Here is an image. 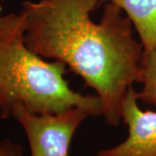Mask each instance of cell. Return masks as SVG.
Here are the masks:
<instances>
[{
    "instance_id": "obj_3",
    "label": "cell",
    "mask_w": 156,
    "mask_h": 156,
    "mask_svg": "<svg viewBox=\"0 0 156 156\" xmlns=\"http://www.w3.org/2000/svg\"><path fill=\"white\" fill-rule=\"evenodd\" d=\"M89 116L80 107L53 115H36L18 107L12 115L25 132L30 156H69L74 134Z\"/></svg>"
},
{
    "instance_id": "obj_2",
    "label": "cell",
    "mask_w": 156,
    "mask_h": 156,
    "mask_svg": "<svg viewBox=\"0 0 156 156\" xmlns=\"http://www.w3.org/2000/svg\"><path fill=\"white\" fill-rule=\"evenodd\" d=\"M69 70L61 61H45L24 41V22L19 14L0 16V118L12 117L21 107L36 115H53L80 107L92 116L102 115L96 95H83L65 80Z\"/></svg>"
},
{
    "instance_id": "obj_6",
    "label": "cell",
    "mask_w": 156,
    "mask_h": 156,
    "mask_svg": "<svg viewBox=\"0 0 156 156\" xmlns=\"http://www.w3.org/2000/svg\"><path fill=\"white\" fill-rule=\"evenodd\" d=\"M140 83L143 87L138 92L139 100L156 107V50L144 53Z\"/></svg>"
},
{
    "instance_id": "obj_1",
    "label": "cell",
    "mask_w": 156,
    "mask_h": 156,
    "mask_svg": "<svg viewBox=\"0 0 156 156\" xmlns=\"http://www.w3.org/2000/svg\"><path fill=\"white\" fill-rule=\"evenodd\" d=\"M100 5V0L26 1L20 13L29 49L80 76L101 99L105 122L117 127L128 91L140 83L144 50L131 20L114 3H107L100 22L91 19Z\"/></svg>"
},
{
    "instance_id": "obj_5",
    "label": "cell",
    "mask_w": 156,
    "mask_h": 156,
    "mask_svg": "<svg viewBox=\"0 0 156 156\" xmlns=\"http://www.w3.org/2000/svg\"><path fill=\"white\" fill-rule=\"evenodd\" d=\"M122 10L139 35L144 53L156 50V0H100Z\"/></svg>"
},
{
    "instance_id": "obj_8",
    "label": "cell",
    "mask_w": 156,
    "mask_h": 156,
    "mask_svg": "<svg viewBox=\"0 0 156 156\" xmlns=\"http://www.w3.org/2000/svg\"><path fill=\"white\" fill-rule=\"evenodd\" d=\"M1 11H2V8L0 7V13H1Z\"/></svg>"
},
{
    "instance_id": "obj_4",
    "label": "cell",
    "mask_w": 156,
    "mask_h": 156,
    "mask_svg": "<svg viewBox=\"0 0 156 156\" xmlns=\"http://www.w3.org/2000/svg\"><path fill=\"white\" fill-rule=\"evenodd\" d=\"M138 100V92L130 88L122 108V118L128 130L127 139L94 156H156V112L141 110Z\"/></svg>"
},
{
    "instance_id": "obj_7",
    "label": "cell",
    "mask_w": 156,
    "mask_h": 156,
    "mask_svg": "<svg viewBox=\"0 0 156 156\" xmlns=\"http://www.w3.org/2000/svg\"><path fill=\"white\" fill-rule=\"evenodd\" d=\"M0 156H24L23 148L9 138L0 140Z\"/></svg>"
}]
</instances>
